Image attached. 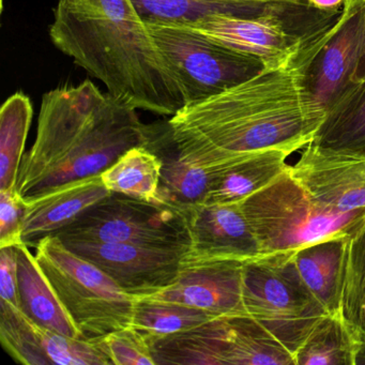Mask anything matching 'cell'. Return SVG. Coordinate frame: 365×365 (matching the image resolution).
Here are the masks:
<instances>
[{
	"mask_svg": "<svg viewBox=\"0 0 365 365\" xmlns=\"http://www.w3.org/2000/svg\"><path fill=\"white\" fill-rule=\"evenodd\" d=\"M296 63L266 69L224 93L187 104L159 125L187 161L211 175L247 153L300 150L314 140L324 116L303 93Z\"/></svg>",
	"mask_w": 365,
	"mask_h": 365,
	"instance_id": "obj_1",
	"label": "cell"
},
{
	"mask_svg": "<svg viewBox=\"0 0 365 365\" xmlns=\"http://www.w3.org/2000/svg\"><path fill=\"white\" fill-rule=\"evenodd\" d=\"M53 44L125 106L173 116L182 88L131 0H57Z\"/></svg>",
	"mask_w": 365,
	"mask_h": 365,
	"instance_id": "obj_2",
	"label": "cell"
},
{
	"mask_svg": "<svg viewBox=\"0 0 365 365\" xmlns=\"http://www.w3.org/2000/svg\"><path fill=\"white\" fill-rule=\"evenodd\" d=\"M240 207L266 258L292 257L312 243L348 237L365 217V210L341 213L320 206L288 168L272 182L241 200Z\"/></svg>",
	"mask_w": 365,
	"mask_h": 365,
	"instance_id": "obj_3",
	"label": "cell"
},
{
	"mask_svg": "<svg viewBox=\"0 0 365 365\" xmlns=\"http://www.w3.org/2000/svg\"><path fill=\"white\" fill-rule=\"evenodd\" d=\"M36 247L40 267L84 336H103L132 326L135 298L99 267L68 249L54 235Z\"/></svg>",
	"mask_w": 365,
	"mask_h": 365,
	"instance_id": "obj_4",
	"label": "cell"
},
{
	"mask_svg": "<svg viewBox=\"0 0 365 365\" xmlns=\"http://www.w3.org/2000/svg\"><path fill=\"white\" fill-rule=\"evenodd\" d=\"M146 25L178 80L187 104L224 93L267 69L258 57L209 39L187 25Z\"/></svg>",
	"mask_w": 365,
	"mask_h": 365,
	"instance_id": "obj_5",
	"label": "cell"
},
{
	"mask_svg": "<svg viewBox=\"0 0 365 365\" xmlns=\"http://www.w3.org/2000/svg\"><path fill=\"white\" fill-rule=\"evenodd\" d=\"M243 302L292 354L328 315L307 289L292 257L259 258L243 267Z\"/></svg>",
	"mask_w": 365,
	"mask_h": 365,
	"instance_id": "obj_6",
	"label": "cell"
},
{
	"mask_svg": "<svg viewBox=\"0 0 365 365\" xmlns=\"http://www.w3.org/2000/svg\"><path fill=\"white\" fill-rule=\"evenodd\" d=\"M63 242L130 243L189 250L185 211L172 205L112 193L57 232Z\"/></svg>",
	"mask_w": 365,
	"mask_h": 365,
	"instance_id": "obj_7",
	"label": "cell"
},
{
	"mask_svg": "<svg viewBox=\"0 0 365 365\" xmlns=\"http://www.w3.org/2000/svg\"><path fill=\"white\" fill-rule=\"evenodd\" d=\"M145 143L146 125L140 121L135 108L121 103L108 93L91 123L25 198L69 181L101 174L125 151L144 146Z\"/></svg>",
	"mask_w": 365,
	"mask_h": 365,
	"instance_id": "obj_8",
	"label": "cell"
},
{
	"mask_svg": "<svg viewBox=\"0 0 365 365\" xmlns=\"http://www.w3.org/2000/svg\"><path fill=\"white\" fill-rule=\"evenodd\" d=\"M361 36L362 0H345L339 20L297 61L301 89L324 116L356 84Z\"/></svg>",
	"mask_w": 365,
	"mask_h": 365,
	"instance_id": "obj_9",
	"label": "cell"
},
{
	"mask_svg": "<svg viewBox=\"0 0 365 365\" xmlns=\"http://www.w3.org/2000/svg\"><path fill=\"white\" fill-rule=\"evenodd\" d=\"M63 245L99 267L134 298L153 296L176 283L187 252L130 243L69 241Z\"/></svg>",
	"mask_w": 365,
	"mask_h": 365,
	"instance_id": "obj_10",
	"label": "cell"
},
{
	"mask_svg": "<svg viewBox=\"0 0 365 365\" xmlns=\"http://www.w3.org/2000/svg\"><path fill=\"white\" fill-rule=\"evenodd\" d=\"M288 170L324 208L341 213L365 210V155L311 142Z\"/></svg>",
	"mask_w": 365,
	"mask_h": 365,
	"instance_id": "obj_11",
	"label": "cell"
},
{
	"mask_svg": "<svg viewBox=\"0 0 365 365\" xmlns=\"http://www.w3.org/2000/svg\"><path fill=\"white\" fill-rule=\"evenodd\" d=\"M183 211L190 236L185 258L242 262L262 258L240 202H200Z\"/></svg>",
	"mask_w": 365,
	"mask_h": 365,
	"instance_id": "obj_12",
	"label": "cell"
},
{
	"mask_svg": "<svg viewBox=\"0 0 365 365\" xmlns=\"http://www.w3.org/2000/svg\"><path fill=\"white\" fill-rule=\"evenodd\" d=\"M245 264L183 257L176 283L148 297L190 305L215 317L247 315L243 302Z\"/></svg>",
	"mask_w": 365,
	"mask_h": 365,
	"instance_id": "obj_13",
	"label": "cell"
},
{
	"mask_svg": "<svg viewBox=\"0 0 365 365\" xmlns=\"http://www.w3.org/2000/svg\"><path fill=\"white\" fill-rule=\"evenodd\" d=\"M187 26L228 48L258 57L267 69L294 65L309 50L296 36L269 21L213 16Z\"/></svg>",
	"mask_w": 365,
	"mask_h": 365,
	"instance_id": "obj_14",
	"label": "cell"
},
{
	"mask_svg": "<svg viewBox=\"0 0 365 365\" xmlns=\"http://www.w3.org/2000/svg\"><path fill=\"white\" fill-rule=\"evenodd\" d=\"M110 194L102 181L101 174H98L25 198L23 242L29 247H37L40 240L56 235Z\"/></svg>",
	"mask_w": 365,
	"mask_h": 365,
	"instance_id": "obj_15",
	"label": "cell"
},
{
	"mask_svg": "<svg viewBox=\"0 0 365 365\" xmlns=\"http://www.w3.org/2000/svg\"><path fill=\"white\" fill-rule=\"evenodd\" d=\"M144 146L162 163L158 202L183 210L206 202L212 180L210 172L187 161L159 123L146 125Z\"/></svg>",
	"mask_w": 365,
	"mask_h": 365,
	"instance_id": "obj_16",
	"label": "cell"
},
{
	"mask_svg": "<svg viewBox=\"0 0 365 365\" xmlns=\"http://www.w3.org/2000/svg\"><path fill=\"white\" fill-rule=\"evenodd\" d=\"M21 311L38 326L70 337L84 336L76 326L36 256L24 242L16 245Z\"/></svg>",
	"mask_w": 365,
	"mask_h": 365,
	"instance_id": "obj_17",
	"label": "cell"
},
{
	"mask_svg": "<svg viewBox=\"0 0 365 365\" xmlns=\"http://www.w3.org/2000/svg\"><path fill=\"white\" fill-rule=\"evenodd\" d=\"M346 238L318 241L292 256L303 283L328 314L341 313Z\"/></svg>",
	"mask_w": 365,
	"mask_h": 365,
	"instance_id": "obj_18",
	"label": "cell"
},
{
	"mask_svg": "<svg viewBox=\"0 0 365 365\" xmlns=\"http://www.w3.org/2000/svg\"><path fill=\"white\" fill-rule=\"evenodd\" d=\"M290 155L284 149L256 151L217 170L205 202H240L287 170Z\"/></svg>",
	"mask_w": 365,
	"mask_h": 365,
	"instance_id": "obj_19",
	"label": "cell"
},
{
	"mask_svg": "<svg viewBox=\"0 0 365 365\" xmlns=\"http://www.w3.org/2000/svg\"><path fill=\"white\" fill-rule=\"evenodd\" d=\"M360 336L341 313L328 314L294 354L296 365H356Z\"/></svg>",
	"mask_w": 365,
	"mask_h": 365,
	"instance_id": "obj_20",
	"label": "cell"
},
{
	"mask_svg": "<svg viewBox=\"0 0 365 365\" xmlns=\"http://www.w3.org/2000/svg\"><path fill=\"white\" fill-rule=\"evenodd\" d=\"M312 143L365 155V80L356 83L327 113Z\"/></svg>",
	"mask_w": 365,
	"mask_h": 365,
	"instance_id": "obj_21",
	"label": "cell"
},
{
	"mask_svg": "<svg viewBox=\"0 0 365 365\" xmlns=\"http://www.w3.org/2000/svg\"><path fill=\"white\" fill-rule=\"evenodd\" d=\"M31 99L16 93L0 110V191L18 192L19 174L33 121Z\"/></svg>",
	"mask_w": 365,
	"mask_h": 365,
	"instance_id": "obj_22",
	"label": "cell"
},
{
	"mask_svg": "<svg viewBox=\"0 0 365 365\" xmlns=\"http://www.w3.org/2000/svg\"><path fill=\"white\" fill-rule=\"evenodd\" d=\"M162 163L145 146L125 151L101 173L102 181L110 193L158 202Z\"/></svg>",
	"mask_w": 365,
	"mask_h": 365,
	"instance_id": "obj_23",
	"label": "cell"
},
{
	"mask_svg": "<svg viewBox=\"0 0 365 365\" xmlns=\"http://www.w3.org/2000/svg\"><path fill=\"white\" fill-rule=\"evenodd\" d=\"M145 23L192 25L213 16L250 19L255 3L220 5L205 0H131Z\"/></svg>",
	"mask_w": 365,
	"mask_h": 365,
	"instance_id": "obj_24",
	"label": "cell"
},
{
	"mask_svg": "<svg viewBox=\"0 0 365 365\" xmlns=\"http://www.w3.org/2000/svg\"><path fill=\"white\" fill-rule=\"evenodd\" d=\"M213 318L190 305L143 297L135 298L132 327L148 336H165L191 330Z\"/></svg>",
	"mask_w": 365,
	"mask_h": 365,
	"instance_id": "obj_25",
	"label": "cell"
},
{
	"mask_svg": "<svg viewBox=\"0 0 365 365\" xmlns=\"http://www.w3.org/2000/svg\"><path fill=\"white\" fill-rule=\"evenodd\" d=\"M341 314L365 339V217L346 238Z\"/></svg>",
	"mask_w": 365,
	"mask_h": 365,
	"instance_id": "obj_26",
	"label": "cell"
},
{
	"mask_svg": "<svg viewBox=\"0 0 365 365\" xmlns=\"http://www.w3.org/2000/svg\"><path fill=\"white\" fill-rule=\"evenodd\" d=\"M0 341L16 362L48 365L42 350V327L4 300H0Z\"/></svg>",
	"mask_w": 365,
	"mask_h": 365,
	"instance_id": "obj_27",
	"label": "cell"
},
{
	"mask_svg": "<svg viewBox=\"0 0 365 365\" xmlns=\"http://www.w3.org/2000/svg\"><path fill=\"white\" fill-rule=\"evenodd\" d=\"M106 351L115 365H155L146 335L134 327L103 335Z\"/></svg>",
	"mask_w": 365,
	"mask_h": 365,
	"instance_id": "obj_28",
	"label": "cell"
},
{
	"mask_svg": "<svg viewBox=\"0 0 365 365\" xmlns=\"http://www.w3.org/2000/svg\"><path fill=\"white\" fill-rule=\"evenodd\" d=\"M24 200L19 192L0 191V247L23 242Z\"/></svg>",
	"mask_w": 365,
	"mask_h": 365,
	"instance_id": "obj_29",
	"label": "cell"
},
{
	"mask_svg": "<svg viewBox=\"0 0 365 365\" xmlns=\"http://www.w3.org/2000/svg\"><path fill=\"white\" fill-rule=\"evenodd\" d=\"M0 300L21 309L16 247H0Z\"/></svg>",
	"mask_w": 365,
	"mask_h": 365,
	"instance_id": "obj_30",
	"label": "cell"
},
{
	"mask_svg": "<svg viewBox=\"0 0 365 365\" xmlns=\"http://www.w3.org/2000/svg\"><path fill=\"white\" fill-rule=\"evenodd\" d=\"M365 80V0H362V36H361L360 50H359L358 63L354 71V83Z\"/></svg>",
	"mask_w": 365,
	"mask_h": 365,
	"instance_id": "obj_31",
	"label": "cell"
},
{
	"mask_svg": "<svg viewBox=\"0 0 365 365\" xmlns=\"http://www.w3.org/2000/svg\"><path fill=\"white\" fill-rule=\"evenodd\" d=\"M315 9L324 12H341L345 0H305Z\"/></svg>",
	"mask_w": 365,
	"mask_h": 365,
	"instance_id": "obj_32",
	"label": "cell"
},
{
	"mask_svg": "<svg viewBox=\"0 0 365 365\" xmlns=\"http://www.w3.org/2000/svg\"><path fill=\"white\" fill-rule=\"evenodd\" d=\"M356 365H365V339L359 341L356 354Z\"/></svg>",
	"mask_w": 365,
	"mask_h": 365,
	"instance_id": "obj_33",
	"label": "cell"
},
{
	"mask_svg": "<svg viewBox=\"0 0 365 365\" xmlns=\"http://www.w3.org/2000/svg\"><path fill=\"white\" fill-rule=\"evenodd\" d=\"M205 1L220 4V5H232V4L253 3V1H260V0H205Z\"/></svg>",
	"mask_w": 365,
	"mask_h": 365,
	"instance_id": "obj_34",
	"label": "cell"
},
{
	"mask_svg": "<svg viewBox=\"0 0 365 365\" xmlns=\"http://www.w3.org/2000/svg\"><path fill=\"white\" fill-rule=\"evenodd\" d=\"M287 1H298V3H303L305 0H287ZM307 3V1H305Z\"/></svg>",
	"mask_w": 365,
	"mask_h": 365,
	"instance_id": "obj_35",
	"label": "cell"
}]
</instances>
